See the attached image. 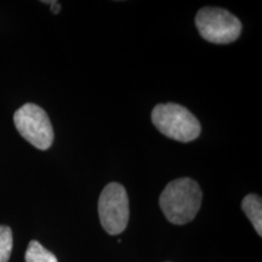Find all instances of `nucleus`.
Instances as JSON below:
<instances>
[{"mask_svg": "<svg viewBox=\"0 0 262 262\" xmlns=\"http://www.w3.org/2000/svg\"><path fill=\"white\" fill-rule=\"evenodd\" d=\"M14 238L12 231L8 226H0V262H8L11 256Z\"/></svg>", "mask_w": 262, "mask_h": 262, "instance_id": "obj_8", "label": "nucleus"}, {"mask_svg": "<svg viewBox=\"0 0 262 262\" xmlns=\"http://www.w3.org/2000/svg\"><path fill=\"white\" fill-rule=\"evenodd\" d=\"M14 123L19 135L40 150L50 148L54 142V129L50 118L38 104L26 103L14 114Z\"/></svg>", "mask_w": 262, "mask_h": 262, "instance_id": "obj_5", "label": "nucleus"}, {"mask_svg": "<svg viewBox=\"0 0 262 262\" xmlns=\"http://www.w3.org/2000/svg\"><path fill=\"white\" fill-rule=\"evenodd\" d=\"M51 10L54 14H58L61 10V4L58 2H52L51 3Z\"/></svg>", "mask_w": 262, "mask_h": 262, "instance_id": "obj_9", "label": "nucleus"}, {"mask_svg": "<svg viewBox=\"0 0 262 262\" xmlns=\"http://www.w3.org/2000/svg\"><path fill=\"white\" fill-rule=\"evenodd\" d=\"M203 193L199 185L189 178L169 182L159 196V205L166 220L173 225L193 221L202 205Z\"/></svg>", "mask_w": 262, "mask_h": 262, "instance_id": "obj_1", "label": "nucleus"}, {"mask_svg": "<svg viewBox=\"0 0 262 262\" xmlns=\"http://www.w3.org/2000/svg\"><path fill=\"white\" fill-rule=\"evenodd\" d=\"M199 34L212 44H229L241 37L242 22L227 10L205 6L196 12Z\"/></svg>", "mask_w": 262, "mask_h": 262, "instance_id": "obj_3", "label": "nucleus"}, {"mask_svg": "<svg viewBox=\"0 0 262 262\" xmlns=\"http://www.w3.org/2000/svg\"><path fill=\"white\" fill-rule=\"evenodd\" d=\"M152 122L160 134L180 142H191L201 135L199 120L178 103H160L153 108Z\"/></svg>", "mask_w": 262, "mask_h": 262, "instance_id": "obj_2", "label": "nucleus"}, {"mask_svg": "<svg viewBox=\"0 0 262 262\" xmlns=\"http://www.w3.org/2000/svg\"><path fill=\"white\" fill-rule=\"evenodd\" d=\"M98 216L104 231L117 235L125 231L130 217L129 196L124 186L118 182L108 183L98 199Z\"/></svg>", "mask_w": 262, "mask_h": 262, "instance_id": "obj_4", "label": "nucleus"}, {"mask_svg": "<svg viewBox=\"0 0 262 262\" xmlns=\"http://www.w3.org/2000/svg\"><path fill=\"white\" fill-rule=\"evenodd\" d=\"M242 210L254 226L256 233L262 235V201L257 194H248L242 202Z\"/></svg>", "mask_w": 262, "mask_h": 262, "instance_id": "obj_6", "label": "nucleus"}, {"mask_svg": "<svg viewBox=\"0 0 262 262\" xmlns=\"http://www.w3.org/2000/svg\"><path fill=\"white\" fill-rule=\"evenodd\" d=\"M25 258L26 262H57V257L38 241L29 242Z\"/></svg>", "mask_w": 262, "mask_h": 262, "instance_id": "obj_7", "label": "nucleus"}]
</instances>
